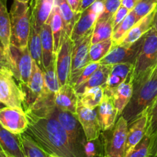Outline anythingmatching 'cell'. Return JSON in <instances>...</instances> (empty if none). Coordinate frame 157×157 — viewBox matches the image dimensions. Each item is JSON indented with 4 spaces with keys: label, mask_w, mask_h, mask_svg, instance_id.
<instances>
[{
    "label": "cell",
    "mask_w": 157,
    "mask_h": 157,
    "mask_svg": "<svg viewBox=\"0 0 157 157\" xmlns=\"http://www.w3.org/2000/svg\"><path fill=\"white\" fill-rule=\"evenodd\" d=\"M152 28L156 31L157 33V6L156 8V12H155L154 18H153V26H152Z\"/></svg>",
    "instance_id": "46"
},
{
    "label": "cell",
    "mask_w": 157,
    "mask_h": 157,
    "mask_svg": "<svg viewBox=\"0 0 157 157\" xmlns=\"http://www.w3.org/2000/svg\"><path fill=\"white\" fill-rule=\"evenodd\" d=\"M138 2L139 0H121V6L131 11L134 9Z\"/></svg>",
    "instance_id": "44"
},
{
    "label": "cell",
    "mask_w": 157,
    "mask_h": 157,
    "mask_svg": "<svg viewBox=\"0 0 157 157\" xmlns=\"http://www.w3.org/2000/svg\"><path fill=\"white\" fill-rule=\"evenodd\" d=\"M44 85V72L41 67L33 61L32 71L27 85H19L24 94V110L29 109L38 98Z\"/></svg>",
    "instance_id": "14"
},
{
    "label": "cell",
    "mask_w": 157,
    "mask_h": 157,
    "mask_svg": "<svg viewBox=\"0 0 157 157\" xmlns=\"http://www.w3.org/2000/svg\"><path fill=\"white\" fill-rule=\"evenodd\" d=\"M121 6V0H104L102 12L97 20L111 19L113 15Z\"/></svg>",
    "instance_id": "38"
},
{
    "label": "cell",
    "mask_w": 157,
    "mask_h": 157,
    "mask_svg": "<svg viewBox=\"0 0 157 157\" xmlns=\"http://www.w3.org/2000/svg\"><path fill=\"white\" fill-rule=\"evenodd\" d=\"M157 64V33L151 28L144 36L142 46L134 61L133 81L150 75Z\"/></svg>",
    "instance_id": "4"
},
{
    "label": "cell",
    "mask_w": 157,
    "mask_h": 157,
    "mask_svg": "<svg viewBox=\"0 0 157 157\" xmlns=\"http://www.w3.org/2000/svg\"><path fill=\"white\" fill-rule=\"evenodd\" d=\"M0 157H8V156H6V155L2 151H1V150H0Z\"/></svg>",
    "instance_id": "48"
},
{
    "label": "cell",
    "mask_w": 157,
    "mask_h": 157,
    "mask_svg": "<svg viewBox=\"0 0 157 157\" xmlns=\"http://www.w3.org/2000/svg\"><path fill=\"white\" fill-rule=\"evenodd\" d=\"M98 116L101 132L110 130L117 121V110L113 98L104 94L101 104L98 107Z\"/></svg>",
    "instance_id": "17"
},
{
    "label": "cell",
    "mask_w": 157,
    "mask_h": 157,
    "mask_svg": "<svg viewBox=\"0 0 157 157\" xmlns=\"http://www.w3.org/2000/svg\"><path fill=\"white\" fill-rule=\"evenodd\" d=\"M130 12V11L129 9H127V8L124 7L123 6H120L119 9L117 10V12H115L114 15H113V17L111 18L113 28L116 27L119 23H121L125 18V17L128 15Z\"/></svg>",
    "instance_id": "41"
},
{
    "label": "cell",
    "mask_w": 157,
    "mask_h": 157,
    "mask_svg": "<svg viewBox=\"0 0 157 157\" xmlns=\"http://www.w3.org/2000/svg\"><path fill=\"white\" fill-rule=\"evenodd\" d=\"M147 133L157 136V98L149 110V122Z\"/></svg>",
    "instance_id": "40"
},
{
    "label": "cell",
    "mask_w": 157,
    "mask_h": 157,
    "mask_svg": "<svg viewBox=\"0 0 157 157\" xmlns=\"http://www.w3.org/2000/svg\"><path fill=\"white\" fill-rule=\"evenodd\" d=\"M55 0H37L32 9V24L40 32L41 27L50 17Z\"/></svg>",
    "instance_id": "22"
},
{
    "label": "cell",
    "mask_w": 157,
    "mask_h": 157,
    "mask_svg": "<svg viewBox=\"0 0 157 157\" xmlns=\"http://www.w3.org/2000/svg\"><path fill=\"white\" fill-rule=\"evenodd\" d=\"M93 29L82 38L74 41L71 56V68L69 81V84L72 86L74 85L84 67L90 62L89 53L90 48L91 46Z\"/></svg>",
    "instance_id": "9"
},
{
    "label": "cell",
    "mask_w": 157,
    "mask_h": 157,
    "mask_svg": "<svg viewBox=\"0 0 157 157\" xmlns=\"http://www.w3.org/2000/svg\"><path fill=\"white\" fill-rule=\"evenodd\" d=\"M18 1H21V2H29L30 0H18Z\"/></svg>",
    "instance_id": "49"
},
{
    "label": "cell",
    "mask_w": 157,
    "mask_h": 157,
    "mask_svg": "<svg viewBox=\"0 0 157 157\" xmlns=\"http://www.w3.org/2000/svg\"><path fill=\"white\" fill-rule=\"evenodd\" d=\"M71 8L75 13H81V7L82 0H67Z\"/></svg>",
    "instance_id": "43"
},
{
    "label": "cell",
    "mask_w": 157,
    "mask_h": 157,
    "mask_svg": "<svg viewBox=\"0 0 157 157\" xmlns=\"http://www.w3.org/2000/svg\"><path fill=\"white\" fill-rule=\"evenodd\" d=\"M104 95V89L102 86L93 87L86 90L78 96V101L84 107L90 109L98 108L101 104Z\"/></svg>",
    "instance_id": "31"
},
{
    "label": "cell",
    "mask_w": 157,
    "mask_h": 157,
    "mask_svg": "<svg viewBox=\"0 0 157 157\" xmlns=\"http://www.w3.org/2000/svg\"><path fill=\"white\" fill-rule=\"evenodd\" d=\"M5 107V105H3L2 103H0V108H2V107Z\"/></svg>",
    "instance_id": "51"
},
{
    "label": "cell",
    "mask_w": 157,
    "mask_h": 157,
    "mask_svg": "<svg viewBox=\"0 0 157 157\" xmlns=\"http://www.w3.org/2000/svg\"><path fill=\"white\" fill-rule=\"evenodd\" d=\"M94 157H104V156L101 154H100V155H97V156H95Z\"/></svg>",
    "instance_id": "50"
},
{
    "label": "cell",
    "mask_w": 157,
    "mask_h": 157,
    "mask_svg": "<svg viewBox=\"0 0 157 157\" xmlns=\"http://www.w3.org/2000/svg\"><path fill=\"white\" fill-rule=\"evenodd\" d=\"M113 46V41L111 38L100 41L96 44H91L90 48V53H89L90 62H97L101 61L108 54Z\"/></svg>",
    "instance_id": "34"
},
{
    "label": "cell",
    "mask_w": 157,
    "mask_h": 157,
    "mask_svg": "<svg viewBox=\"0 0 157 157\" xmlns=\"http://www.w3.org/2000/svg\"><path fill=\"white\" fill-rule=\"evenodd\" d=\"M96 1L97 0H82L81 7V12H82L83 11L85 10L86 9L90 7V6H91V5H93Z\"/></svg>",
    "instance_id": "45"
},
{
    "label": "cell",
    "mask_w": 157,
    "mask_h": 157,
    "mask_svg": "<svg viewBox=\"0 0 157 157\" xmlns=\"http://www.w3.org/2000/svg\"><path fill=\"white\" fill-rule=\"evenodd\" d=\"M134 64L131 62L119 63L112 65L111 70L104 86V94L111 97L117 87L133 75Z\"/></svg>",
    "instance_id": "15"
},
{
    "label": "cell",
    "mask_w": 157,
    "mask_h": 157,
    "mask_svg": "<svg viewBox=\"0 0 157 157\" xmlns=\"http://www.w3.org/2000/svg\"><path fill=\"white\" fill-rule=\"evenodd\" d=\"M157 144V136L146 133L140 142L127 157H152Z\"/></svg>",
    "instance_id": "28"
},
{
    "label": "cell",
    "mask_w": 157,
    "mask_h": 157,
    "mask_svg": "<svg viewBox=\"0 0 157 157\" xmlns=\"http://www.w3.org/2000/svg\"><path fill=\"white\" fill-rule=\"evenodd\" d=\"M101 66L99 61H97V62H90L84 68V70L82 71V72L81 73L80 76L78 77L77 81H75V83L74 84L73 87H77L78 86L81 85L82 84H84L85 81H87L88 80V78L93 75L95 72V71L98 68V67Z\"/></svg>",
    "instance_id": "39"
},
{
    "label": "cell",
    "mask_w": 157,
    "mask_h": 157,
    "mask_svg": "<svg viewBox=\"0 0 157 157\" xmlns=\"http://www.w3.org/2000/svg\"><path fill=\"white\" fill-rule=\"evenodd\" d=\"M144 36L130 46H123L121 44L113 45L108 54L99 61L100 64L103 65H113L119 63L131 62L134 64L135 60L142 46Z\"/></svg>",
    "instance_id": "12"
},
{
    "label": "cell",
    "mask_w": 157,
    "mask_h": 157,
    "mask_svg": "<svg viewBox=\"0 0 157 157\" xmlns=\"http://www.w3.org/2000/svg\"><path fill=\"white\" fill-rule=\"evenodd\" d=\"M34 1H37V0H34Z\"/></svg>",
    "instance_id": "55"
},
{
    "label": "cell",
    "mask_w": 157,
    "mask_h": 157,
    "mask_svg": "<svg viewBox=\"0 0 157 157\" xmlns=\"http://www.w3.org/2000/svg\"><path fill=\"white\" fill-rule=\"evenodd\" d=\"M11 71L0 68V103L24 110L25 97Z\"/></svg>",
    "instance_id": "7"
},
{
    "label": "cell",
    "mask_w": 157,
    "mask_h": 157,
    "mask_svg": "<svg viewBox=\"0 0 157 157\" xmlns=\"http://www.w3.org/2000/svg\"><path fill=\"white\" fill-rule=\"evenodd\" d=\"M55 2L59 8L60 13L64 22L65 34L71 37L74 26L79 18L81 13H75L72 10L67 0H55Z\"/></svg>",
    "instance_id": "27"
},
{
    "label": "cell",
    "mask_w": 157,
    "mask_h": 157,
    "mask_svg": "<svg viewBox=\"0 0 157 157\" xmlns=\"http://www.w3.org/2000/svg\"><path fill=\"white\" fill-rule=\"evenodd\" d=\"M0 147L8 157H26L21 147L19 134H15L0 124Z\"/></svg>",
    "instance_id": "19"
},
{
    "label": "cell",
    "mask_w": 157,
    "mask_h": 157,
    "mask_svg": "<svg viewBox=\"0 0 157 157\" xmlns=\"http://www.w3.org/2000/svg\"><path fill=\"white\" fill-rule=\"evenodd\" d=\"M48 157H57V156H52V155H48Z\"/></svg>",
    "instance_id": "53"
},
{
    "label": "cell",
    "mask_w": 157,
    "mask_h": 157,
    "mask_svg": "<svg viewBox=\"0 0 157 157\" xmlns=\"http://www.w3.org/2000/svg\"><path fill=\"white\" fill-rule=\"evenodd\" d=\"M113 26L112 19L97 20L93 29L91 44L104 41L112 37Z\"/></svg>",
    "instance_id": "32"
},
{
    "label": "cell",
    "mask_w": 157,
    "mask_h": 157,
    "mask_svg": "<svg viewBox=\"0 0 157 157\" xmlns=\"http://www.w3.org/2000/svg\"><path fill=\"white\" fill-rule=\"evenodd\" d=\"M149 122V110H145L136 119L128 124L125 157L144 138L147 131Z\"/></svg>",
    "instance_id": "16"
},
{
    "label": "cell",
    "mask_w": 157,
    "mask_h": 157,
    "mask_svg": "<svg viewBox=\"0 0 157 157\" xmlns=\"http://www.w3.org/2000/svg\"><path fill=\"white\" fill-rule=\"evenodd\" d=\"M156 6L157 0H139L133 10L134 11L138 20H140L153 12Z\"/></svg>",
    "instance_id": "36"
},
{
    "label": "cell",
    "mask_w": 157,
    "mask_h": 157,
    "mask_svg": "<svg viewBox=\"0 0 157 157\" xmlns=\"http://www.w3.org/2000/svg\"><path fill=\"white\" fill-rule=\"evenodd\" d=\"M29 52L31 54L32 60L38 64L43 71L42 64V48H41V41L40 37V32L32 24L30 34H29V43H28Z\"/></svg>",
    "instance_id": "29"
},
{
    "label": "cell",
    "mask_w": 157,
    "mask_h": 157,
    "mask_svg": "<svg viewBox=\"0 0 157 157\" xmlns=\"http://www.w3.org/2000/svg\"><path fill=\"white\" fill-rule=\"evenodd\" d=\"M153 71H154L155 72H156V73H157V64H156V67H155V68H154V70H153Z\"/></svg>",
    "instance_id": "52"
},
{
    "label": "cell",
    "mask_w": 157,
    "mask_h": 157,
    "mask_svg": "<svg viewBox=\"0 0 157 157\" xmlns=\"http://www.w3.org/2000/svg\"><path fill=\"white\" fill-rule=\"evenodd\" d=\"M44 72V87L49 91L52 92L56 94L60 88L59 83H58V76L56 73V67H55V58L52 64L43 71Z\"/></svg>",
    "instance_id": "35"
},
{
    "label": "cell",
    "mask_w": 157,
    "mask_h": 157,
    "mask_svg": "<svg viewBox=\"0 0 157 157\" xmlns=\"http://www.w3.org/2000/svg\"><path fill=\"white\" fill-rule=\"evenodd\" d=\"M0 124L15 134L25 133L29 127L27 115L22 108L6 106L0 108Z\"/></svg>",
    "instance_id": "11"
},
{
    "label": "cell",
    "mask_w": 157,
    "mask_h": 157,
    "mask_svg": "<svg viewBox=\"0 0 157 157\" xmlns=\"http://www.w3.org/2000/svg\"><path fill=\"white\" fill-rule=\"evenodd\" d=\"M133 92V75L123 84H121L113 94V103L117 110L118 118L122 115L123 111L131 100Z\"/></svg>",
    "instance_id": "23"
},
{
    "label": "cell",
    "mask_w": 157,
    "mask_h": 157,
    "mask_svg": "<svg viewBox=\"0 0 157 157\" xmlns=\"http://www.w3.org/2000/svg\"><path fill=\"white\" fill-rule=\"evenodd\" d=\"M155 12H156V9L150 14L139 20L131 28V29L126 34L125 36L122 38V40L120 41L118 44L123 46H130L137 41L139 39H140L145 34H147L151 29L152 26H153Z\"/></svg>",
    "instance_id": "20"
},
{
    "label": "cell",
    "mask_w": 157,
    "mask_h": 157,
    "mask_svg": "<svg viewBox=\"0 0 157 157\" xmlns=\"http://www.w3.org/2000/svg\"><path fill=\"white\" fill-rule=\"evenodd\" d=\"M6 1L7 0H0V42L9 58L11 45V19L10 15L6 8Z\"/></svg>",
    "instance_id": "24"
},
{
    "label": "cell",
    "mask_w": 157,
    "mask_h": 157,
    "mask_svg": "<svg viewBox=\"0 0 157 157\" xmlns=\"http://www.w3.org/2000/svg\"><path fill=\"white\" fill-rule=\"evenodd\" d=\"M29 134L47 154L57 157H79L59 121L55 117H36L26 113Z\"/></svg>",
    "instance_id": "1"
},
{
    "label": "cell",
    "mask_w": 157,
    "mask_h": 157,
    "mask_svg": "<svg viewBox=\"0 0 157 157\" xmlns=\"http://www.w3.org/2000/svg\"><path fill=\"white\" fill-rule=\"evenodd\" d=\"M49 20H50V25L54 39V52H55V54H56L61 47L64 35H65V31H64V22H63L62 17L60 13L59 8L55 2L52 14L49 17Z\"/></svg>",
    "instance_id": "25"
},
{
    "label": "cell",
    "mask_w": 157,
    "mask_h": 157,
    "mask_svg": "<svg viewBox=\"0 0 157 157\" xmlns=\"http://www.w3.org/2000/svg\"><path fill=\"white\" fill-rule=\"evenodd\" d=\"M157 98V73L151 74L133 81L131 100L123 111L122 115L128 124L150 107Z\"/></svg>",
    "instance_id": "2"
},
{
    "label": "cell",
    "mask_w": 157,
    "mask_h": 157,
    "mask_svg": "<svg viewBox=\"0 0 157 157\" xmlns=\"http://www.w3.org/2000/svg\"><path fill=\"white\" fill-rule=\"evenodd\" d=\"M19 137L26 157H48V156L25 132L19 134Z\"/></svg>",
    "instance_id": "33"
},
{
    "label": "cell",
    "mask_w": 157,
    "mask_h": 157,
    "mask_svg": "<svg viewBox=\"0 0 157 157\" xmlns=\"http://www.w3.org/2000/svg\"><path fill=\"white\" fill-rule=\"evenodd\" d=\"M54 117L57 118L65 130L79 157H84V145L87 141L85 134L76 115L68 111L55 110Z\"/></svg>",
    "instance_id": "8"
},
{
    "label": "cell",
    "mask_w": 157,
    "mask_h": 157,
    "mask_svg": "<svg viewBox=\"0 0 157 157\" xmlns=\"http://www.w3.org/2000/svg\"><path fill=\"white\" fill-rule=\"evenodd\" d=\"M11 44L27 47L32 26V9L29 2L14 0L11 7Z\"/></svg>",
    "instance_id": "3"
},
{
    "label": "cell",
    "mask_w": 157,
    "mask_h": 157,
    "mask_svg": "<svg viewBox=\"0 0 157 157\" xmlns=\"http://www.w3.org/2000/svg\"><path fill=\"white\" fill-rule=\"evenodd\" d=\"M152 157H157V144H156V149H155L154 153H153V156H152Z\"/></svg>",
    "instance_id": "47"
},
{
    "label": "cell",
    "mask_w": 157,
    "mask_h": 157,
    "mask_svg": "<svg viewBox=\"0 0 157 157\" xmlns=\"http://www.w3.org/2000/svg\"><path fill=\"white\" fill-rule=\"evenodd\" d=\"M0 150H1V151H2V149H1V147H0Z\"/></svg>",
    "instance_id": "54"
},
{
    "label": "cell",
    "mask_w": 157,
    "mask_h": 157,
    "mask_svg": "<svg viewBox=\"0 0 157 157\" xmlns=\"http://www.w3.org/2000/svg\"><path fill=\"white\" fill-rule=\"evenodd\" d=\"M100 154L104 156V148L101 136L94 140L86 141L84 145V157H94Z\"/></svg>",
    "instance_id": "37"
},
{
    "label": "cell",
    "mask_w": 157,
    "mask_h": 157,
    "mask_svg": "<svg viewBox=\"0 0 157 157\" xmlns=\"http://www.w3.org/2000/svg\"><path fill=\"white\" fill-rule=\"evenodd\" d=\"M112 65H103L101 64L99 67L95 71L94 73L88 78L87 81L82 84L81 85L75 87V91L78 95L82 94L86 90H89L93 87L102 86L104 87L107 82V78L111 70Z\"/></svg>",
    "instance_id": "26"
},
{
    "label": "cell",
    "mask_w": 157,
    "mask_h": 157,
    "mask_svg": "<svg viewBox=\"0 0 157 157\" xmlns=\"http://www.w3.org/2000/svg\"><path fill=\"white\" fill-rule=\"evenodd\" d=\"M139 20H138L134 11H130L128 15L125 17V18L121 23H119L116 27L113 28L111 37L113 41V45H117L119 44V42L125 36L126 34L131 29V28Z\"/></svg>",
    "instance_id": "30"
},
{
    "label": "cell",
    "mask_w": 157,
    "mask_h": 157,
    "mask_svg": "<svg viewBox=\"0 0 157 157\" xmlns=\"http://www.w3.org/2000/svg\"><path fill=\"white\" fill-rule=\"evenodd\" d=\"M9 60L12 66V72L14 78L19 85H27L30 79L33 66L29 47L20 48L15 45H10Z\"/></svg>",
    "instance_id": "6"
},
{
    "label": "cell",
    "mask_w": 157,
    "mask_h": 157,
    "mask_svg": "<svg viewBox=\"0 0 157 157\" xmlns=\"http://www.w3.org/2000/svg\"><path fill=\"white\" fill-rule=\"evenodd\" d=\"M55 102L58 110L71 112L76 115L78 95L75 87L69 83L60 87L55 95Z\"/></svg>",
    "instance_id": "18"
},
{
    "label": "cell",
    "mask_w": 157,
    "mask_h": 157,
    "mask_svg": "<svg viewBox=\"0 0 157 157\" xmlns=\"http://www.w3.org/2000/svg\"><path fill=\"white\" fill-rule=\"evenodd\" d=\"M40 37L42 48V64L43 71L47 68L55 58L54 52V39L49 18L45 24L41 27L40 31Z\"/></svg>",
    "instance_id": "21"
},
{
    "label": "cell",
    "mask_w": 157,
    "mask_h": 157,
    "mask_svg": "<svg viewBox=\"0 0 157 157\" xmlns=\"http://www.w3.org/2000/svg\"><path fill=\"white\" fill-rule=\"evenodd\" d=\"M0 68L6 69L12 71V66L9 57L6 55L1 42H0Z\"/></svg>",
    "instance_id": "42"
},
{
    "label": "cell",
    "mask_w": 157,
    "mask_h": 157,
    "mask_svg": "<svg viewBox=\"0 0 157 157\" xmlns=\"http://www.w3.org/2000/svg\"><path fill=\"white\" fill-rule=\"evenodd\" d=\"M127 129L128 123L121 116L113 128L101 132L104 157H125Z\"/></svg>",
    "instance_id": "5"
},
{
    "label": "cell",
    "mask_w": 157,
    "mask_h": 157,
    "mask_svg": "<svg viewBox=\"0 0 157 157\" xmlns=\"http://www.w3.org/2000/svg\"><path fill=\"white\" fill-rule=\"evenodd\" d=\"M74 41L65 34L58 52L55 54V67L60 87L70 81Z\"/></svg>",
    "instance_id": "10"
},
{
    "label": "cell",
    "mask_w": 157,
    "mask_h": 157,
    "mask_svg": "<svg viewBox=\"0 0 157 157\" xmlns=\"http://www.w3.org/2000/svg\"><path fill=\"white\" fill-rule=\"evenodd\" d=\"M76 117L82 127L87 141L98 139L101 136V130L98 121V108H87L78 101Z\"/></svg>",
    "instance_id": "13"
}]
</instances>
